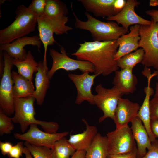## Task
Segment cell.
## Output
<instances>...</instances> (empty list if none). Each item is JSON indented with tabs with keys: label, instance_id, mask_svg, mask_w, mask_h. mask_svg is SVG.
I'll list each match as a JSON object with an SVG mask.
<instances>
[{
	"label": "cell",
	"instance_id": "cell-1",
	"mask_svg": "<svg viewBox=\"0 0 158 158\" xmlns=\"http://www.w3.org/2000/svg\"><path fill=\"white\" fill-rule=\"evenodd\" d=\"M71 55L77 60L92 63L95 67L94 74L106 76L118 71L117 61L114 56L118 46L116 40L105 42L85 41Z\"/></svg>",
	"mask_w": 158,
	"mask_h": 158
},
{
	"label": "cell",
	"instance_id": "cell-2",
	"mask_svg": "<svg viewBox=\"0 0 158 158\" xmlns=\"http://www.w3.org/2000/svg\"><path fill=\"white\" fill-rule=\"evenodd\" d=\"M71 8L75 19V28L89 31L94 41L105 42L116 40L122 35L129 32V31L119 26L116 22L101 21L87 12L85 13L87 20H81L73 11L72 4Z\"/></svg>",
	"mask_w": 158,
	"mask_h": 158
},
{
	"label": "cell",
	"instance_id": "cell-3",
	"mask_svg": "<svg viewBox=\"0 0 158 158\" xmlns=\"http://www.w3.org/2000/svg\"><path fill=\"white\" fill-rule=\"evenodd\" d=\"M35 98L31 96L25 98H13L14 115L11 117L13 122L19 124L22 133H24L32 124L40 125L45 132L54 133L59 128L58 124L55 122L42 121L36 119L34 106Z\"/></svg>",
	"mask_w": 158,
	"mask_h": 158
},
{
	"label": "cell",
	"instance_id": "cell-4",
	"mask_svg": "<svg viewBox=\"0 0 158 158\" xmlns=\"http://www.w3.org/2000/svg\"><path fill=\"white\" fill-rule=\"evenodd\" d=\"M15 13L14 21L0 30V45L11 43L35 31L37 17L36 14L23 4L18 7Z\"/></svg>",
	"mask_w": 158,
	"mask_h": 158
},
{
	"label": "cell",
	"instance_id": "cell-5",
	"mask_svg": "<svg viewBox=\"0 0 158 158\" xmlns=\"http://www.w3.org/2000/svg\"><path fill=\"white\" fill-rule=\"evenodd\" d=\"M68 20V17L61 18L49 17L44 13L37 17V24L39 32V36L43 44L44 54L43 61L45 68L48 69L47 66V53L48 47L56 42L53 35L67 34L73 29L72 28L66 25Z\"/></svg>",
	"mask_w": 158,
	"mask_h": 158
},
{
	"label": "cell",
	"instance_id": "cell-6",
	"mask_svg": "<svg viewBox=\"0 0 158 158\" xmlns=\"http://www.w3.org/2000/svg\"><path fill=\"white\" fill-rule=\"evenodd\" d=\"M151 21L150 25H140L139 47L144 52L142 64L158 70V22Z\"/></svg>",
	"mask_w": 158,
	"mask_h": 158
},
{
	"label": "cell",
	"instance_id": "cell-7",
	"mask_svg": "<svg viewBox=\"0 0 158 158\" xmlns=\"http://www.w3.org/2000/svg\"><path fill=\"white\" fill-rule=\"evenodd\" d=\"M60 53L54 49L49 50L50 54L52 59L51 68L48 72V77L50 80L57 70L63 69L66 71L78 70L83 73L88 72L94 73L95 67L91 63L86 61L72 59L68 56L65 48L61 47Z\"/></svg>",
	"mask_w": 158,
	"mask_h": 158
},
{
	"label": "cell",
	"instance_id": "cell-8",
	"mask_svg": "<svg viewBox=\"0 0 158 158\" xmlns=\"http://www.w3.org/2000/svg\"><path fill=\"white\" fill-rule=\"evenodd\" d=\"M4 60V71L0 85V107L8 116L14 113L13 85L11 70L13 65V59L6 52L3 51Z\"/></svg>",
	"mask_w": 158,
	"mask_h": 158
},
{
	"label": "cell",
	"instance_id": "cell-9",
	"mask_svg": "<svg viewBox=\"0 0 158 158\" xmlns=\"http://www.w3.org/2000/svg\"><path fill=\"white\" fill-rule=\"evenodd\" d=\"M95 91L97 94L94 95V105L103 113V116L99 119V122H102L107 118L114 120L118 101L123 95L114 86L107 89L104 87L101 84L97 86Z\"/></svg>",
	"mask_w": 158,
	"mask_h": 158
},
{
	"label": "cell",
	"instance_id": "cell-10",
	"mask_svg": "<svg viewBox=\"0 0 158 158\" xmlns=\"http://www.w3.org/2000/svg\"><path fill=\"white\" fill-rule=\"evenodd\" d=\"M109 154L129 153L137 148L131 128L128 125L107 134Z\"/></svg>",
	"mask_w": 158,
	"mask_h": 158
},
{
	"label": "cell",
	"instance_id": "cell-11",
	"mask_svg": "<svg viewBox=\"0 0 158 158\" xmlns=\"http://www.w3.org/2000/svg\"><path fill=\"white\" fill-rule=\"evenodd\" d=\"M69 133L67 131L54 133L43 132L38 128L37 125L33 124L30 125L29 129L26 132L22 134L16 133L14 136L15 138L24 141L32 145L51 149L56 141Z\"/></svg>",
	"mask_w": 158,
	"mask_h": 158
},
{
	"label": "cell",
	"instance_id": "cell-12",
	"mask_svg": "<svg viewBox=\"0 0 158 158\" xmlns=\"http://www.w3.org/2000/svg\"><path fill=\"white\" fill-rule=\"evenodd\" d=\"M89 73L86 72L80 75L73 73L68 75V77L73 83L77 90L75 103L77 104H80L83 101H87L90 104L94 105V95L92 92L91 88L94 80L98 75L95 74L90 75Z\"/></svg>",
	"mask_w": 158,
	"mask_h": 158
},
{
	"label": "cell",
	"instance_id": "cell-13",
	"mask_svg": "<svg viewBox=\"0 0 158 158\" xmlns=\"http://www.w3.org/2000/svg\"><path fill=\"white\" fill-rule=\"evenodd\" d=\"M42 43L39 36H24L11 43L0 45V49L7 52L13 60L22 61L26 59L27 53L24 47L28 45L37 46L38 49Z\"/></svg>",
	"mask_w": 158,
	"mask_h": 158
},
{
	"label": "cell",
	"instance_id": "cell-14",
	"mask_svg": "<svg viewBox=\"0 0 158 158\" xmlns=\"http://www.w3.org/2000/svg\"><path fill=\"white\" fill-rule=\"evenodd\" d=\"M140 4V2L136 0H127L124 7L120 12L114 16L107 18L106 20L115 21L128 31L129 27L131 25L150 24L151 20L143 18L135 12V7Z\"/></svg>",
	"mask_w": 158,
	"mask_h": 158
},
{
	"label": "cell",
	"instance_id": "cell-15",
	"mask_svg": "<svg viewBox=\"0 0 158 158\" xmlns=\"http://www.w3.org/2000/svg\"><path fill=\"white\" fill-rule=\"evenodd\" d=\"M139 104L128 99L121 98L119 100L113 120L116 128L128 125L137 116L140 108Z\"/></svg>",
	"mask_w": 158,
	"mask_h": 158
},
{
	"label": "cell",
	"instance_id": "cell-16",
	"mask_svg": "<svg viewBox=\"0 0 158 158\" xmlns=\"http://www.w3.org/2000/svg\"><path fill=\"white\" fill-rule=\"evenodd\" d=\"M140 27L138 24L131 26L128 34L122 35L116 40L119 48L114 56L115 60L117 61L124 56L138 49L140 39Z\"/></svg>",
	"mask_w": 158,
	"mask_h": 158
},
{
	"label": "cell",
	"instance_id": "cell-17",
	"mask_svg": "<svg viewBox=\"0 0 158 158\" xmlns=\"http://www.w3.org/2000/svg\"><path fill=\"white\" fill-rule=\"evenodd\" d=\"M133 68H126L115 72L112 83L123 95L133 93L136 90L138 80L133 73Z\"/></svg>",
	"mask_w": 158,
	"mask_h": 158
},
{
	"label": "cell",
	"instance_id": "cell-18",
	"mask_svg": "<svg viewBox=\"0 0 158 158\" xmlns=\"http://www.w3.org/2000/svg\"><path fill=\"white\" fill-rule=\"evenodd\" d=\"M131 129L137 144V158H141L147 153L146 149H150L152 145L148 134L140 119L137 116L131 122Z\"/></svg>",
	"mask_w": 158,
	"mask_h": 158
},
{
	"label": "cell",
	"instance_id": "cell-19",
	"mask_svg": "<svg viewBox=\"0 0 158 158\" xmlns=\"http://www.w3.org/2000/svg\"><path fill=\"white\" fill-rule=\"evenodd\" d=\"M82 121L86 126V130L82 133L71 135L68 140L76 151H86L98 133L97 129L96 126L89 125L85 119Z\"/></svg>",
	"mask_w": 158,
	"mask_h": 158
},
{
	"label": "cell",
	"instance_id": "cell-20",
	"mask_svg": "<svg viewBox=\"0 0 158 158\" xmlns=\"http://www.w3.org/2000/svg\"><path fill=\"white\" fill-rule=\"evenodd\" d=\"M115 0H79L86 10L97 17L107 18L114 16V4Z\"/></svg>",
	"mask_w": 158,
	"mask_h": 158
},
{
	"label": "cell",
	"instance_id": "cell-21",
	"mask_svg": "<svg viewBox=\"0 0 158 158\" xmlns=\"http://www.w3.org/2000/svg\"><path fill=\"white\" fill-rule=\"evenodd\" d=\"M147 84L145 87L144 92L145 97L142 106L140 107L137 115L143 123L144 126L148 134L151 142L155 141L156 138L152 134L150 127V98L154 93L153 89L150 87V82L153 78L152 75L147 78Z\"/></svg>",
	"mask_w": 158,
	"mask_h": 158
},
{
	"label": "cell",
	"instance_id": "cell-22",
	"mask_svg": "<svg viewBox=\"0 0 158 158\" xmlns=\"http://www.w3.org/2000/svg\"><path fill=\"white\" fill-rule=\"evenodd\" d=\"M38 64V71L35 78V90L33 97L37 104L41 106L49 87L50 81L48 77V70L45 68L43 62L40 61Z\"/></svg>",
	"mask_w": 158,
	"mask_h": 158
},
{
	"label": "cell",
	"instance_id": "cell-23",
	"mask_svg": "<svg viewBox=\"0 0 158 158\" xmlns=\"http://www.w3.org/2000/svg\"><path fill=\"white\" fill-rule=\"evenodd\" d=\"M11 75L14 84L13 88V98L33 97L35 90L32 81L13 71H11Z\"/></svg>",
	"mask_w": 158,
	"mask_h": 158
},
{
	"label": "cell",
	"instance_id": "cell-24",
	"mask_svg": "<svg viewBox=\"0 0 158 158\" xmlns=\"http://www.w3.org/2000/svg\"><path fill=\"white\" fill-rule=\"evenodd\" d=\"M109 154L107 136L98 133L86 151L85 158H107Z\"/></svg>",
	"mask_w": 158,
	"mask_h": 158
},
{
	"label": "cell",
	"instance_id": "cell-25",
	"mask_svg": "<svg viewBox=\"0 0 158 158\" xmlns=\"http://www.w3.org/2000/svg\"><path fill=\"white\" fill-rule=\"evenodd\" d=\"M13 63L17 67L19 74L32 81L34 73L38 71V64L34 59L30 51L28 52L25 60L22 61L13 60Z\"/></svg>",
	"mask_w": 158,
	"mask_h": 158
},
{
	"label": "cell",
	"instance_id": "cell-26",
	"mask_svg": "<svg viewBox=\"0 0 158 158\" xmlns=\"http://www.w3.org/2000/svg\"><path fill=\"white\" fill-rule=\"evenodd\" d=\"M51 150L52 158H71L76 151L65 137L56 141Z\"/></svg>",
	"mask_w": 158,
	"mask_h": 158
},
{
	"label": "cell",
	"instance_id": "cell-27",
	"mask_svg": "<svg viewBox=\"0 0 158 158\" xmlns=\"http://www.w3.org/2000/svg\"><path fill=\"white\" fill-rule=\"evenodd\" d=\"M45 13L53 18H61L66 16L68 11L66 4L58 0H46Z\"/></svg>",
	"mask_w": 158,
	"mask_h": 158
},
{
	"label": "cell",
	"instance_id": "cell-28",
	"mask_svg": "<svg viewBox=\"0 0 158 158\" xmlns=\"http://www.w3.org/2000/svg\"><path fill=\"white\" fill-rule=\"evenodd\" d=\"M144 54L142 49H137L134 52L126 55L118 60V66L121 69L133 68L137 64L141 63Z\"/></svg>",
	"mask_w": 158,
	"mask_h": 158
},
{
	"label": "cell",
	"instance_id": "cell-29",
	"mask_svg": "<svg viewBox=\"0 0 158 158\" xmlns=\"http://www.w3.org/2000/svg\"><path fill=\"white\" fill-rule=\"evenodd\" d=\"M24 145L34 158H52L51 150L49 148L32 145L26 142Z\"/></svg>",
	"mask_w": 158,
	"mask_h": 158
},
{
	"label": "cell",
	"instance_id": "cell-30",
	"mask_svg": "<svg viewBox=\"0 0 158 158\" xmlns=\"http://www.w3.org/2000/svg\"><path fill=\"white\" fill-rule=\"evenodd\" d=\"M11 119L0 109V135L9 134L14 129V125Z\"/></svg>",
	"mask_w": 158,
	"mask_h": 158
},
{
	"label": "cell",
	"instance_id": "cell-31",
	"mask_svg": "<svg viewBox=\"0 0 158 158\" xmlns=\"http://www.w3.org/2000/svg\"><path fill=\"white\" fill-rule=\"evenodd\" d=\"M46 0H33L28 7L37 16L44 13Z\"/></svg>",
	"mask_w": 158,
	"mask_h": 158
},
{
	"label": "cell",
	"instance_id": "cell-32",
	"mask_svg": "<svg viewBox=\"0 0 158 158\" xmlns=\"http://www.w3.org/2000/svg\"><path fill=\"white\" fill-rule=\"evenodd\" d=\"M22 142H18L13 146L9 153L7 155L9 158H20L23 154L25 147Z\"/></svg>",
	"mask_w": 158,
	"mask_h": 158
},
{
	"label": "cell",
	"instance_id": "cell-33",
	"mask_svg": "<svg viewBox=\"0 0 158 158\" xmlns=\"http://www.w3.org/2000/svg\"><path fill=\"white\" fill-rule=\"evenodd\" d=\"M150 107L151 119L158 118V97L150 100Z\"/></svg>",
	"mask_w": 158,
	"mask_h": 158
},
{
	"label": "cell",
	"instance_id": "cell-34",
	"mask_svg": "<svg viewBox=\"0 0 158 158\" xmlns=\"http://www.w3.org/2000/svg\"><path fill=\"white\" fill-rule=\"evenodd\" d=\"M152 147L146 154L141 158H158V140L151 142Z\"/></svg>",
	"mask_w": 158,
	"mask_h": 158
},
{
	"label": "cell",
	"instance_id": "cell-35",
	"mask_svg": "<svg viewBox=\"0 0 158 158\" xmlns=\"http://www.w3.org/2000/svg\"><path fill=\"white\" fill-rule=\"evenodd\" d=\"M137 148L131 152L126 154H109L107 158H137Z\"/></svg>",
	"mask_w": 158,
	"mask_h": 158
},
{
	"label": "cell",
	"instance_id": "cell-36",
	"mask_svg": "<svg viewBox=\"0 0 158 158\" xmlns=\"http://www.w3.org/2000/svg\"><path fill=\"white\" fill-rule=\"evenodd\" d=\"M12 143L8 142H0V149L1 153L3 155H8L13 147Z\"/></svg>",
	"mask_w": 158,
	"mask_h": 158
},
{
	"label": "cell",
	"instance_id": "cell-37",
	"mask_svg": "<svg viewBox=\"0 0 158 158\" xmlns=\"http://www.w3.org/2000/svg\"><path fill=\"white\" fill-rule=\"evenodd\" d=\"M150 127L153 135L158 138V118L151 119Z\"/></svg>",
	"mask_w": 158,
	"mask_h": 158
},
{
	"label": "cell",
	"instance_id": "cell-38",
	"mask_svg": "<svg viewBox=\"0 0 158 158\" xmlns=\"http://www.w3.org/2000/svg\"><path fill=\"white\" fill-rule=\"evenodd\" d=\"M126 1L125 0H115L114 4V11L117 14L120 12L124 7Z\"/></svg>",
	"mask_w": 158,
	"mask_h": 158
},
{
	"label": "cell",
	"instance_id": "cell-39",
	"mask_svg": "<svg viewBox=\"0 0 158 158\" xmlns=\"http://www.w3.org/2000/svg\"><path fill=\"white\" fill-rule=\"evenodd\" d=\"M145 13L147 15L150 17L151 21L155 23L158 22V10H148Z\"/></svg>",
	"mask_w": 158,
	"mask_h": 158
},
{
	"label": "cell",
	"instance_id": "cell-40",
	"mask_svg": "<svg viewBox=\"0 0 158 158\" xmlns=\"http://www.w3.org/2000/svg\"><path fill=\"white\" fill-rule=\"evenodd\" d=\"M4 60L3 58V51L0 50V77H2L4 71Z\"/></svg>",
	"mask_w": 158,
	"mask_h": 158
},
{
	"label": "cell",
	"instance_id": "cell-41",
	"mask_svg": "<svg viewBox=\"0 0 158 158\" xmlns=\"http://www.w3.org/2000/svg\"><path fill=\"white\" fill-rule=\"evenodd\" d=\"M85 150L76 151L71 158H85Z\"/></svg>",
	"mask_w": 158,
	"mask_h": 158
},
{
	"label": "cell",
	"instance_id": "cell-42",
	"mask_svg": "<svg viewBox=\"0 0 158 158\" xmlns=\"http://www.w3.org/2000/svg\"><path fill=\"white\" fill-rule=\"evenodd\" d=\"M23 154L25 155V158H32L30 153L25 147L24 148Z\"/></svg>",
	"mask_w": 158,
	"mask_h": 158
},
{
	"label": "cell",
	"instance_id": "cell-43",
	"mask_svg": "<svg viewBox=\"0 0 158 158\" xmlns=\"http://www.w3.org/2000/svg\"><path fill=\"white\" fill-rule=\"evenodd\" d=\"M156 74V76L158 79V70H156L154 71ZM154 97H158V82L156 83L155 93Z\"/></svg>",
	"mask_w": 158,
	"mask_h": 158
},
{
	"label": "cell",
	"instance_id": "cell-44",
	"mask_svg": "<svg viewBox=\"0 0 158 158\" xmlns=\"http://www.w3.org/2000/svg\"><path fill=\"white\" fill-rule=\"evenodd\" d=\"M149 5L152 6H158V0H150L149 2Z\"/></svg>",
	"mask_w": 158,
	"mask_h": 158
}]
</instances>
